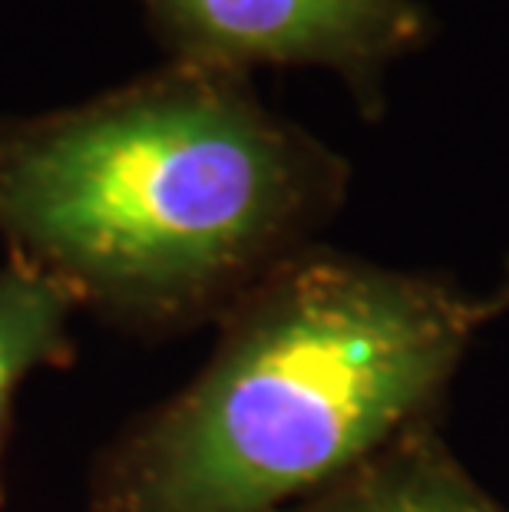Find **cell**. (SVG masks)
Returning a JSON list of instances; mask_svg holds the SVG:
<instances>
[{"mask_svg":"<svg viewBox=\"0 0 509 512\" xmlns=\"http://www.w3.org/2000/svg\"><path fill=\"white\" fill-rule=\"evenodd\" d=\"M496 318L447 275L301 248L222 314L199 374L106 446L86 512H285L440 420Z\"/></svg>","mask_w":509,"mask_h":512,"instance_id":"obj_2","label":"cell"},{"mask_svg":"<svg viewBox=\"0 0 509 512\" xmlns=\"http://www.w3.org/2000/svg\"><path fill=\"white\" fill-rule=\"evenodd\" d=\"M486 298H490V304L496 308V314H506V311H509V261H506V268H503L500 285H496L490 294H486Z\"/></svg>","mask_w":509,"mask_h":512,"instance_id":"obj_6","label":"cell"},{"mask_svg":"<svg viewBox=\"0 0 509 512\" xmlns=\"http://www.w3.org/2000/svg\"><path fill=\"white\" fill-rule=\"evenodd\" d=\"M77 311L73 294L7 255L0 265V509L7 503V440L14 397L20 384L40 367H67L73 361L70 318Z\"/></svg>","mask_w":509,"mask_h":512,"instance_id":"obj_5","label":"cell"},{"mask_svg":"<svg viewBox=\"0 0 509 512\" xmlns=\"http://www.w3.org/2000/svg\"><path fill=\"white\" fill-rule=\"evenodd\" d=\"M285 512H509V506L473 479L433 420Z\"/></svg>","mask_w":509,"mask_h":512,"instance_id":"obj_4","label":"cell"},{"mask_svg":"<svg viewBox=\"0 0 509 512\" xmlns=\"http://www.w3.org/2000/svg\"><path fill=\"white\" fill-rule=\"evenodd\" d=\"M351 162L255 93L166 60L60 110L0 119V245L133 334L219 324L318 245Z\"/></svg>","mask_w":509,"mask_h":512,"instance_id":"obj_1","label":"cell"},{"mask_svg":"<svg viewBox=\"0 0 509 512\" xmlns=\"http://www.w3.org/2000/svg\"><path fill=\"white\" fill-rule=\"evenodd\" d=\"M166 60L248 73L314 67L364 119L384 113L387 73L430 40L420 0H133Z\"/></svg>","mask_w":509,"mask_h":512,"instance_id":"obj_3","label":"cell"}]
</instances>
